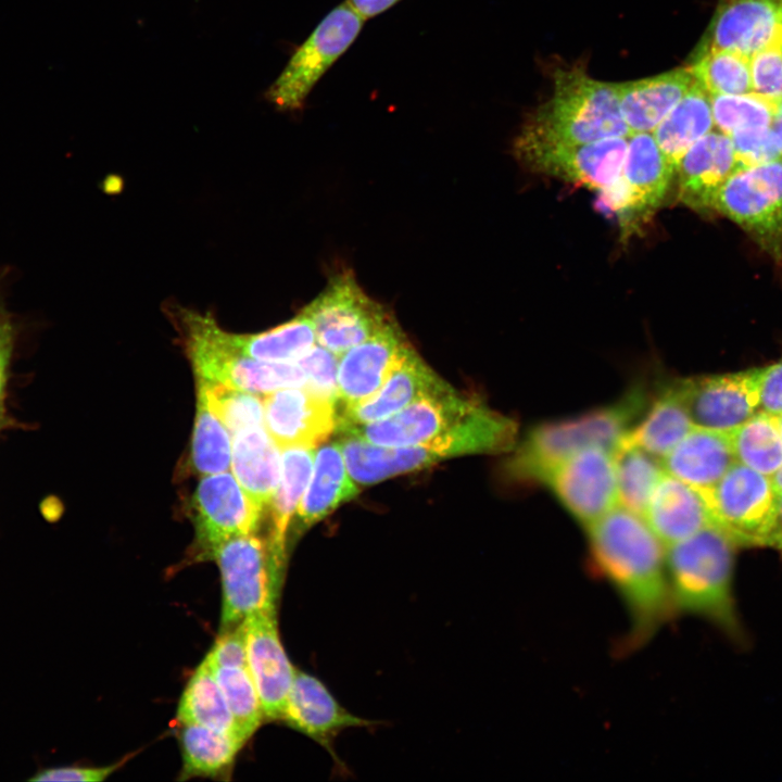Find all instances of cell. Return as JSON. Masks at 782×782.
Instances as JSON below:
<instances>
[{
	"mask_svg": "<svg viewBox=\"0 0 782 782\" xmlns=\"http://www.w3.org/2000/svg\"><path fill=\"white\" fill-rule=\"evenodd\" d=\"M591 564L627 609L628 648L647 643L674 616L666 547L642 515L621 505L585 528Z\"/></svg>",
	"mask_w": 782,
	"mask_h": 782,
	"instance_id": "6da1fadb",
	"label": "cell"
},
{
	"mask_svg": "<svg viewBox=\"0 0 782 782\" xmlns=\"http://www.w3.org/2000/svg\"><path fill=\"white\" fill-rule=\"evenodd\" d=\"M516 437L513 419L480 403L454 428L422 443L383 446L341 434L338 444L351 478L371 484L450 457L508 451Z\"/></svg>",
	"mask_w": 782,
	"mask_h": 782,
	"instance_id": "7a4b0ae2",
	"label": "cell"
},
{
	"mask_svg": "<svg viewBox=\"0 0 782 782\" xmlns=\"http://www.w3.org/2000/svg\"><path fill=\"white\" fill-rule=\"evenodd\" d=\"M646 403V390L635 384L611 404L531 428L504 463V477L515 485L544 484L560 463L585 447L614 452Z\"/></svg>",
	"mask_w": 782,
	"mask_h": 782,
	"instance_id": "3957f363",
	"label": "cell"
},
{
	"mask_svg": "<svg viewBox=\"0 0 782 782\" xmlns=\"http://www.w3.org/2000/svg\"><path fill=\"white\" fill-rule=\"evenodd\" d=\"M735 543L717 526L666 547L674 615L702 617L735 641L745 636L733 593Z\"/></svg>",
	"mask_w": 782,
	"mask_h": 782,
	"instance_id": "277c9868",
	"label": "cell"
},
{
	"mask_svg": "<svg viewBox=\"0 0 782 782\" xmlns=\"http://www.w3.org/2000/svg\"><path fill=\"white\" fill-rule=\"evenodd\" d=\"M551 98L529 115L516 140L581 144L631 135L615 84L591 78L580 67L556 68Z\"/></svg>",
	"mask_w": 782,
	"mask_h": 782,
	"instance_id": "5b68a950",
	"label": "cell"
},
{
	"mask_svg": "<svg viewBox=\"0 0 782 782\" xmlns=\"http://www.w3.org/2000/svg\"><path fill=\"white\" fill-rule=\"evenodd\" d=\"M169 313L198 379L254 393L306 384L305 374L297 363L262 362L245 355L234 333L223 330L211 314L179 306H173Z\"/></svg>",
	"mask_w": 782,
	"mask_h": 782,
	"instance_id": "8992f818",
	"label": "cell"
},
{
	"mask_svg": "<svg viewBox=\"0 0 782 782\" xmlns=\"http://www.w3.org/2000/svg\"><path fill=\"white\" fill-rule=\"evenodd\" d=\"M364 21L348 0L335 7L265 90L266 101L281 112L302 111L318 80L357 38Z\"/></svg>",
	"mask_w": 782,
	"mask_h": 782,
	"instance_id": "52a82bcc",
	"label": "cell"
},
{
	"mask_svg": "<svg viewBox=\"0 0 782 782\" xmlns=\"http://www.w3.org/2000/svg\"><path fill=\"white\" fill-rule=\"evenodd\" d=\"M712 211L782 261V159L736 169L716 193Z\"/></svg>",
	"mask_w": 782,
	"mask_h": 782,
	"instance_id": "ba28073f",
	"label": "cell"
},
{
	"mask_svg": "<svg viewBox=\"0 0 782 782\" xmlns=\"http://www.w3.org/2000/svg\"><path fill=\"white\" fill-rule=\"evenodd\" d=\"M209 557L216 560L222 578L220 631L276 605L281 565L273 558L268 543L255 533L223 542Z\"/></svg>",
	"mask_w": 782,
	"mask_h": 782,
	"instance_id": "9c48e42d",
	"label": "cell"
},
{
	"mask_svg": "<svg viewBox=\"0 0 782 782\" xmlns=\"http://www.w3.org/2000/svg\"><path fill=\"white\" fill-rule=\"evenodd\" d=\"M703 494L712 525L737 547L767 546L778 501L769 476L736 462Z\"/></svg>",
	"mask_w": 782,
	"mask_h": 782,
	"instance_id": "30bf717a",
	"label": "cell"
},
{
	"mask_svg": "<svg viewBox=\"0 0 782 782\" xmlns=\"http://www.w3.org/2000/svg\"><path fill=\"white\" fill-rule=\"evenodd\" d=\"M303 312L314 324L318 344L339 356L392 320L380 304L365 294L349 272L332 277L321 294Z\"/></svg>",
	"mask_w": 782,
	"mask_h": 782,
	"instance_id": "8fae6325",
	"label": "cell"
},
{
	"mask_svg": "<svg viewBox=\"0 0 782 782\" xmlns=\"http://www.w3.org/2000/svg\"><path fill=\"white\" fill-rule=\"evenodd\" d=\"M628 137L581 144H543L515 140L514 151L532 172L596 190L600 194L622 176Z\"/></svg>",
	"mask_w": 782,
	"mask_h": 782,
	"instance_id": "7c38bea8",
	"label": "cell"
},
{
	"mask_svg": "<svg viewBox=\"0 0 782 782\" xmlns=\"http://www.w3.org/2000/svg\"><path fill=\"white\" fill-rule=\"evenodd\" d=\"M480 403L450 388L426 395L383 419L338 428L337 431L383 446L417 444L447 432Z\"/></svg>",
	"mask_w": 782,
	"mask_h": 782,
	"instance_id": "4fadbf2b",
	"label": "cell"
},
{
	"mask_svg": "<svg viewBox=\"0 0 782 782\" xmlns=\"http://www.w3.org/2000/svg\"><path fill=\"white\" fill-rule=\"evenodd\" d=\"M544 484L584 528L619 505L614 454L585 447L560 463Z\"/></svg>",
	"mask_w": 782,
	"mask_h": 782,
	"instance_id": "5bb4252c",
	"label": "cell"
},
{
	"mask_svg": "<svg viewBox=\"0 0 782 782\" xmlns=\"http://www.w3.org/2000/svg\"><path fill=\"white\" fill-rule=\"evenodd\" d=\"M759 369L674 380L693 426L730 432L758 413Z\"/></svg>",
	"mask_w": 782,
	"mask_h": 782,
	"instance_id": "9a60e30c",
	"label": "cell"
},
{
	"mask_svg": "<svg viewBox=\"0 0 782 782\" xmlns=\"http://www.w3.org/2000/svg\"><path fill=\"white\" fill-rule=\"evenodd\" d=\"M192 508L200 556L207 557L223 542L255 533L263 510L226 471L200 480Z\"/></svg>",
	"mask_w": 782,
	"mask_h": 782,
	"instance_id": "2e32d148",
	"label": "cell"
},
{
	"mask_svg": "<svg viewBox=\"0 0 782 782\" xmlns=\"http://www.w3.org/2000/svg\"><path fill=\"white\" fill-rule=\"evenodd\" d=\"M276 605L249 615L247 627L248 669L255 684L264 719L282 721L295 668L278 632Z\"/></svg>",
	"mask_w": 782,
	"mask_h": 782,
	"instance_id": "e0dca14e",
	"label": "cell"
},
{
	"mask_svg": "<svg viewBox=\"0 0 782 782\" xmlns=\"http://www.w3.org/2000/svg\"><path fill=\"white\" fill-rule=\"evenodd\" d=\"M263 403L266 430L281 450L316 447L337 427L336 403L305 386L266 393Z\"/></svg>",
	"mask_w": 782,
	"mask_h": 782,
	"instance_id": "ac0fdd59",
	"label": "cell"
},
{
	"mask_svg": "<svg viewBox=\"0 0 782 782\" xmlns=\"http://www.w3.org/2000/svg\"><path fill=\"white\" fill-rule=\"evenodd\" d=\"M411 348L396 323L390 320L381 330L340 355L338 361V402L344 407L371 396Z\"/></svg>",
	"mask_w": 782,
	"mask_h": 782,
	"instance_id": "d6986e66",
	"label": "cell"
},
{
	"mask_svg": "<svg viewBox=\"0 0 782 782\" xmlns=\"http://www.w3.org/2000/svg\"><path fill=\"white\" fill-rule=\"evenodd\" d=\"M450 388L411 346L371 396L343 408L336 429L383 419L426 395Z\"/></svg>",
	"mask_w": 782,
	"mask_h": 782,
	"instance_id": "ffe728a7",
	"label": "cell"
},
{
	"mask_svg": "<svg viewBox=\"0 0 782 782\" xmlns=\"http://www.w3.org/2000/svg\"><path fill=\"white\" fill-rule=\"evenodd\" d=\"M282 721L332 755V741L343 730L373 722L344 707L315 676L295 669Z\"/></svg>",
	"mask_w": 782,
	"mask_h": 782,
	"instance_id": "44dd1931",
	"label": "cell"
},
{
	"mask_svg": "<svg viewBox=\"0 0 782 782\" xmlns=\"http://www.w3.org/2000/svg\"><path fill=\"white\" fill-rule=\"evenodd\" d=\"M782 37V0H722L701 48L753 54Z\"/></svg>",
	"mask_w": 782,
	"mask_h": 782,
	"instance_id": "7402d4cb",
	"label": "cell"
},
{
	"mask_svg": "<svg viewBox=\"0 0 782 782\" xmlns=\"http://www.w3.org/2000/svg\"><path fill=\"white\" fill-rule=\"evenodd\" d=\"M736 169L731 139L712 129L684 153L676 167L679 200L697 212L712 211L716 193Z\"/></svg>",
	"mask_w": 782,
	"mask_h": 782,
	"instance_id": "603a6c76",
	"label": "cell"
},
{
	"mask_svg": "<svg viewBox=\"0 0 782 782\" xmlns=\"http://www.w3.org/2000/svg\"><path fill=\"white\" fill-rule=\"evenodd\" d=\"M674 168L651 133H634L628 137L622 178L628 198L625 227L634 217L649 215L664 199Z\"/></svg>",
	"mask_w": 782,
	"mask_h": 782,
	"instance_id": "cb8c5ba5",
	"label": "cell"
},
{
	"mask_svg": "<svg viewBox=\"0 0 782 782\" xmlns=\"http://www.w3.org/2000/svg\"><path fill=\"white\" fill-rule=\"evenodd\" d=\"M665 471L705 493L736 463L729 432L693 427L663 458Z\"/></svg>",
	"mask_w": 782,
	"mask_h": 782,
	"instance_id": "d4e9b609",
	"label": "cell"
},
{
	"mask_svg": "<svg viewBox=\"0 0 782 782\" xmlns=\"http://www.w3.org/2000/svg\"><path fill=\"white\" fill-rule=\"evenodd\" d=\"M643 517L665 547L712 524L703 492L667 472L658 482Z\"/></svg>",
	"mask_w": 782,
	"mask_h": 782,
	"instance_id": "484cf974",
	"label": "cell"
},
{
	"mask_svg": "<svg viewBox=\"0 0 782 782\" xmlns=\"http://www.w3.org/2000/svg\"><path fill=\"white\" fill-rule=\"evenodd\" d=\"M689 67L615 84L622 117L631 134L652 133L695 84Z\"/></svg>",
	"mask_w": 782,
	"mask_h": 782,
	"instance_id": "4316f807",
	"label": "cell"
},
{
	"mask_svg": "<svg viewBox=\"0 0 782 782\" xmlns=\"http://www.w3.org/2000/svg\"><path fill=\"white\" fill-rule=\"evenodd\" d=\"M231 454L237 481L263 509L270 503L280 478L277 444L263 426L248 428L234 433Z\"/></svg>",
	"mask_w": 782,
	"mask_h": 782,
	"instance_id": "83f0119b",
	"label": "cell"
},
{
	"mask_svg": "<svg viewBox=\"0 0 782 782\" xmlns=\"http://www.w3.org/2000/svg\"><path fill=\"white\" fill-rule=\"evenodd\" d=\"M314 463L299 503L298 517L303 526L319 521L358 493L338 442L324 444L316 452Z\"/></svg>",
	"mask_w": 782,
	"mask_h": 782,
	"instance_id": "f1b7e54d",
	"label": "cell"
},
{
	"mask_svg": "<svg viewBox=\"0 0 782 782\" xmlns=\"http://www.w3.org/2000/svg\"><path fill=\"white\" fill-rule=\"evenodd\" d=\"M315 455V446L282 449L280 478L269 503L272 527L268 542L273 558L280 565L285 558L288 525L307 487Z\"/></svg>",
	"mask_w": 782,
	"mask_h": 782,
	"instance_id": "f546056e",
	"label": "cell"
},
{
	"mask_svg": "<svg viewBox=\"0 0 782 782\" xmlns=\"http://www.w3.org/2000/svg\"><path fill=\"white\" fill-rule=\"evenodd\" d=\"M714 128L709 94L695 81L653 133L658 147L676 172L684 153Z\"/></svg>",
	"mask_w": 782,
	"mask_h": 782,
	"instance_id": "4dcf8cb0",
	"label": "cell"
},
{
	"mask_svg": "<svg viewBox=\"0 0 782 782\" xmlns=\"http://www.w3.org/2000/svg\"><path fill=\"white\" fill-rule=\"evenodd\" d=\"M693 427L671 381L661 387L649 409L630 429L626 439L652 455L663 458Z\"/></svg>",
	"mask_w": 782,
	"mask_h": 782,
	"instance_id": "1f68e13d",
	"label": "cell"
},
{
	"mask_svg": "<svg viewBox=\"0 0 782 782\" xmlns=\"http://www.w3.org/2000/svg\"><path fill=\"white\" fill-rule=\"evenodd\" d=\"M177 721L206 727L243 744L247 742L205 658L185 686L177 708Z\"/></svg>",
	"mask_w": 782,
	"mask_h": 782,
	"instance_id": "d6a6232c",
	"label": "cell"
},
{
	"mask_svg": "<svg viewBox=\"0 0 782 782\" xmlns=\"http://www.w3.org/2000/svg\"><path fill=\"white\" fill-rule=\"evenodd\" d=\"M180 726L181 780L219 778L230 772L243 743L199 724Z\"/></svg>",
	"mask_w": 782,
	"mask_h": 782,
	"instance_id": "836d02e7",
	"label": "cell"
},
{
	"mask_svg": "<svg viewBox=\"0 0 782 782\" xmlns=\"http://www.w3.org/2000/svg\"><path fill=\"white\" fill-rule=\"evenodd\" d=\"M613 454L619 505L643 516L666 474L661 458L629 442L626 437Z\"/></svg>",
	"mask_w": 782,
	"mask_h": 782,
	"instance_id": "e575fe53",
	"label": "cell"
},
{
	"mask_svg": "<svg viewBox=\"0 0 782 782\" xmlns=\"http://www.w3.org/2000/svg\"><path fill=\"white\" fill-rule=\"evenodd\" d=\"M234 340L248 356L272 363H295L316 341L312 319L302 311L294 318L254 335H235Z\"/></svg>",
	"mask_w": 782,
	"mask_h": 782,
	"instance_id": "d590c367",
	"label": "cell"
},
{
	"mask_svg": "<svg viewBox=\"0 0 782 782\" xmlns=\"http://www.w3.org/2000/svg\"><path fill=\"white\" fill-rule=\"evenodd\" d=\"M729 433L737 463L769 477L782 466L777 417L758 412Z\"/></svg>",
	"mask_w": 782,
	"mask_h": 782,
	"instance_id": "8d00e7d4",
	"label": "cell"
},
{
	"mask_svg": "<svg viewBox=\"0 0 782 782\" xmlns=\"http://www.w3.org/2000/svg\"><path fill=\"white\" fill-rule=\"evenodd\" d=\"M689 70L709 94L753 91L749 56L741 52L699 47Z\"/></svg>",
	"mask_w": 782,
	"mask_h": 782,
	"instance_id": "74e56055",
	"label": "cell"
},
{
	"mask_svg": "<svg viewBox=\"0 0 782 782\" xmlns=\"http://www.w3.org/2000/svg\"><path fill=\"white\" fill-rule=\"evenodd\" d=\"M190 461L193 470L205 476L226 471L231 462L229 433L209 406L200 387H198Z\"/></svg>",
	"mask_w": 782,
	"mask_h": 782,
	"instance_id": "f35d334b",
	"label": "cell"
},
{
	"mask_svg": "<svg viewBox=\"0 0 782 782\" xmlns=\"http://www.w3.org/2000/svg\"><path fill=\"white\" fill-rule=\"evenodd\" d=\"M709 94V93H708ZM714 127L727 135L771 127L778 104L756 92L709 94Z\"/></svg>",
	"mask_w": 782,
	"mask_h": 782,
	"instance_id": "ab89813d",
	"label": "cell"
},
{
	"mask_svg": "<svg viewBox=\"0 0 782 782\" xmlns=\"http://www.w3.org/2000/svg\"><path fill=\"white\" fill-rule=\"evenodd\" d=\"M207 404L231 433L263 426L264 403L254 392L198 379Z\"/></svg>",
	"mask_w": 782,
	"mask_h": 782,
	"instance_id": "60d3db41",
	"label": "cell"
},
{
	"mask_svg": "<svg viewBox=\"0 0 782 782\" xmlns=\"http://www.w3.org/2000/svg\"><path fill=\"white\" fill-rule=\"evenodd\" d=\"M211 668L237 726L248 741L264 720L261 701L249 669L239 667Z\"/></svg>",
	"mask_w": 782,
	"mask_h": 782,
	"instance_id": "b9f144b4",
	"label": "cell"
},
{
	"mask_svg": "<svg viewBox=\"0 0 782 782\" xmlns=\"http://www.w3.org/2000/svg\"><path fill=\"white\" fill-rule=\"evenodd\" d=\"M753 92L779 104L782 100V37L749 55Z\"/></svg>",
	"mask_w": 782,
	"mask_h": 782,
	"instance_id": "7bdbcfd3",
	"label": "cell"
},
{
	"mask_svg": "<svg viewBox=\"0 0 782 782\" xmlns=\"http://www.w3.org/2000/svg\"><path fill=\"white\" fill-rule=\"evenodd\" d=\"M338 357L320 344H314L295 362L305 374V387L335 403L338 402Z\"/></svg>",
	"mask_w": 782,
	"mask_h": 782,
	"instance_id": "ee69618b",
	"label": "cell"
},
{
	"mask_svg": "<svg viewBox=\"0 0 782 782\" xmlns=\"http://www.w3.org/2000/svg\"><path fill=\"white\" fill-rule=\"evenodd\" d=\"M737 169L780 157L771 127L753 128L729 137Z\"/></svg>",
	"mask_w": 782,
	"mask_h": 782,
	"instance_id": "f6af8a7d",
	"label": "cell"
},
{
	"mask_svg": "<svg viewBox=\"0 0 782 782\" xmlns=\"http://www.w3.org/2000/svg\"><path fill=\"white\" fill-rule=\"evenodd\" d=\"M205 659L211 667L248 668L245 621L220 631Z\"/></svg>",
	"mask_w": 782,
	"mask_h": 782,
	"instance_id": "bcb514c9",
	"label": "cell"
},
{
	"mask_svg": "<svg viewBox=\"0 0 782 782\" xmlns=\"http://www.w3.org/2000/svg\"><path fill=\"white\" fill-rule=\"evenodd\" d=\"M758 412L782 415V360L759 369Z\"/></svg>",
	"mask_w": 782,
	"mask_h": 782,
	"instance_id": "7dc6e473",
	"label": "cell"
},
{
	"mask_svg": "<svg viewBox=\"0 0 782 782\" xmlns=\"http://www.w3.org/2000/svg\"><path fill=\"white\" fill-rule=\"evenodd\" d=\"M124 761L125 760H122L104 767L66 766L47 768L36 772V774L29 778V781H104L115 772Z\"/></svg>",
	"mask_w": 782,
	"mask_h": 782,
	"instance_id": "c3c4849f",
	"label": "cell"
},
{
	"mask_svg": "<svg viewBox=\"0 0 782 782\" xmlns=\"http://www.w3.org/2000/svg\"><path fill=\"white\" fill-rule=\"evenodd\" d=\"M13 343V327L7 313L0 306V398L7 381V369Z\"/></svg>",
	"mask_w": 782,
	"mask_h": 782,
	"instance_id": "681fc988",
	"label": "cell"
},
{
	"mask_svg": "<svg viewBox=\"0 0 782 782\" xmlns=\"http://www.w3.org/2000/svg\"><path fill=\"white\" fill-rule=\"evenodd\" d=\"M353 9L364 18H370L387 11L401 0H348Z\"/></svg>",
	"mask_w": 782,
	"mask_h": 782,
	"instance_id": "f907efd6",
	"label": "cell"
},
{
	"mask_svg": "<svg viewBox=\"0 0 782 782\" xmlns=\"http://www.w3.org/2000/svg\"><path fill=\"white\" fill-rule=\"evenodd\" d=\"M767 546L782 552V495H778L774 521L768 538Z\"/></svg>",
	"mask_w": 782,
	"mask_h": 782,
	"instance_id": "816d5d0a",
	"label": "cell"
},
{
	"mask_svg": "<svg viewBox=\"0 0 782 782\" xmlns=\"http://www.w3.org/2000/svg\"><path fill=\"white\" fill-rule=\"evenodd\" d=\"M771 130L775 140V144L779 151V155L782 159V100L779 102L773 121L771 124Z\"/></svg>",
	"mask_w": 782,
	"mask_h": 782,
	"instance_id": "f5cc1de1",
	"label": "cell"
},
{
	"mask_svg": "<svg viewBox=\"0 0 782 782\" xmlns=\"http://www.w3.org/2000/svg\"><path fill=\"white\" fill-rule=\"evenodd\" d=\"M773 489L778 495H782V466L770 476Z\"/></svg>",
	"mask_w": 782,
	"mask_h": 782,
	"instance_id": "db71d44e",
	"label": "cell"
},
{
	"mask_svg": "<svg viewBox=\"0 0 782 782\" xmlns=\"http://www.w3.org/2000/svg\"><path fill=\"white\" fill-rule=\"evenodd\" d=\"M777 422H778L779 430H780V433H781V437H782V415L779 416V417H777Z\"/></svg>",
	"mask_w": 782,
	"mask_h": 782,
	"instance_id": "11a10c76",
	"label": "cell"
},
{
	"mask_svg": "<svg viewBox=\"0 0 782 782\" xmlns=\"http://www.w3.org/2000/svg\"><path fill=\"white\" fill-rule=\"evenodd\" d=\"M0 306H1V302H0Z\"/></svg>",
	"mask_w": 782,
	"mask_h": 782,
	"instance_id": "9f6ffc18",
	"label": "cell"
}]
</instances>
